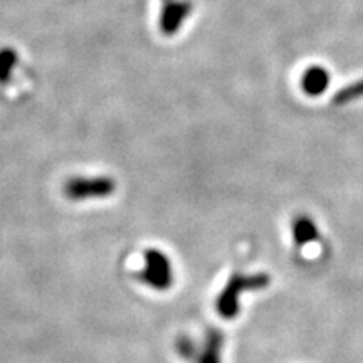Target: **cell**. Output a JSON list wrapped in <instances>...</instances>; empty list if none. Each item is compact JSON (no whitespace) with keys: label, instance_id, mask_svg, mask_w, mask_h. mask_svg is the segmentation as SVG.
<instances>
[{"label":"cell","instance_id":"cell-5","mask_svg":"<svg viewBox=\"0 0 363 363\" xmlns=\"http://www.w3.org/2000/svg\"><path fill=\"white\" fill-rule=\"evenodd\" d=\"M362 96H363V79L352 86H347V88L340 91L337 96H335L333 101L335 103H347V101H352V99H357Z\"/></svg>","mask_w":363,"mask_h":363},{"label":"cell","instance_id":"cell-3","mask_svg":"<svg viewBox=\"0 0 363 363\" xmlns=\"http://www.w3.org/2000/svg\"><path fill=\"white\" fill-rule=\"evenodd\" d=\"M303 89L306 91L310 96H318L320 93L328 88L330 84V76L326 69L320 66H313L310 69H306L305 74H303Z\"/></svg>","mask_w":363,"mask_h":363},{"label":"cell","instance_id":"cell-2","mask_svg":"<svg viewBox=\"0 0 363 363\" xmlns=\"http://www.w3.org/2000/svg\"><path fill=\"white\" fill-rule=\"evenodd\" d=\"M264 278H234L230 281V286H227V289L222 294L220 301H219V311L220 315H224L225 318L234 316L238 313V305H235V294H238L240 289H247V288H257V286L266 284Z\"/></svg>","mask_w":363,"mask_h":363},{"label":"cell","instance_id":"cell-4","mask_svg":"<svg viewBox=\"0 0 363 363\" xmlns=\"http://www.w3.org/2000/svg\"><path fill=\"white\" fill-rule=\"evenodd\" d=\"M293 234L298 244H306L308 240L316 238V227L306 217H298L293 224Z\"/></svg>","mask_w":363,"mask_h":363},{"label":"cell","instance_id":"cell-1","mask_svg":"<svg viewBox=\"0 0 363 363\" xmlns=\"http://www.w3.org/2000/svg\"><path fill=\"white\" fill-rule=\"evenodd\" d=\"M143 279L147 281V284L158 289H165L172 284L170 264L162 252H147V267H145Z\"/></svg>","mask_w":363,"mask_h":363}]
</instances>
